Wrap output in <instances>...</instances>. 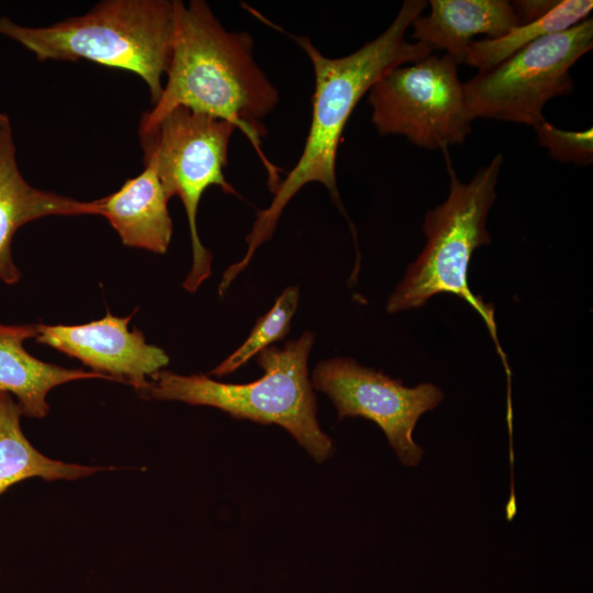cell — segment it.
<instances>
[{"label": "cell", "instance_id": "8", "mask_svg": "<svg viewBox=\"0 0 593 593\" xmlns=\"http://www.w3.org/2000/svg\"><path fill=\"white\" fill-rule=\"evenodd\" d=\"M371 121L380 135H401L427 149L462 144L472 128L458 64L430 54L383 75L368 91Z\"/></svg>", "mask_w": 593, "mask_h": 593}, {"label": "cell", "instance_id": "11", "mask_svg": "<svg viewBox=\"0 0 593 593\" xmlns=\"http://www.w3.org/2000/svg\"><path fill=\"white\" fill-rule=\"evenodd\" d=\"M52 215H99L96 200L83 202L31 186L16 160L12 124L0 112V280L14 284L21 271L12 256V240L26 223Z\"/></svg>", "mask_w": 593, "mask_h": 593}, {"label": "cell", "instance_id": "1", "mask_svg": "<svg viewBox=\"0 0 593 593\" xmlns=\"http://www.w3.org/2000/svg\"><path fill=\"white\" fill-rule=\"evenodd\" d=\"M426 5L424 0H405L385 31L339 58L324 56L306 36L289 34L307 54L314 70L310 130L296 164L280 180L270 205L257 213L246 237L248 247L244 258L225 270L224 282L231 283L249 264L256 249L272 237L283 209L303 186L322 183L344 212L336 183V156L343 131L356 104L383 75L433 54L427 44L405 38L407 29Z\"/></svg>", "mask_w": 593, "mask_h": 593}, {"label": "cell", "instance_id": "7", "mask_svg": "<svg viewBox=\"0 0 593 593\" xmlns=\"http://www.w3.org/2000/svg\"><path fill=\"white\" fill-rule=\"evenodd\" d=\"M593 47L590 18L544 36L463 83L474 119L530 125L545 120L546 103L573 90L571 67Z\"/></svg>", "mask_w": 593, "mask_h": 593}, {"label": "cell", "instance_id": "4", "mask_svg": "<svg viewBox=\"0 0 593 593\" xmlns=\"http://www.w3.org/2000/svg\"><path fill=\"white\" fill-rule=\"evenodd\" d=\"M315 335L305 331L283 347L258 354L262 377L248 383H223L199 373L159 370L137 391L145 400L179 401L219 409L237 419L277 424L317 461L334 452V444L317 421L316 399L309 379L307 360Z\"/></svg>", "mask_w": 593, "mask_h": 593}, {"label": "cell", "instance_id": "12", "mask_svg": "<svg viewBox=\"0 0 593 593\" xmlns=\"http://www.w3.org/2000/svg\"><path fill=\"white\" fill-rule=\"evenodd\" d=\"M41 323H0V393L16 398L22 415L44 418L49 412L48 392L60 384L82 379L112 378L94 371L69 369L44 362L24 347L27 339L36 338Z\"/></svg>", "mask_w": 593, "mask_h": 593}, {"label": "cell", "instance_id": "15", "mask_svg": "<svg viewBox=\"0 0 593 593\" xmlns=\"http://www.w3.org/2000/svg\"><path fill=\"white\" fill-rule=\"evenodd\" d=\"M21 412L9 393H0V495L30 478L44 481L76 480L116 467L85 466L49 458L24 435Z\"/></svg>", "mask_w": 593, "mask_h": 593}, {"label": "cell", "instance_id": "19", "mask_svg": "<svg viewBox=\"0 0 593 593\" xmlns=\"http://www.w3.org/2000/svg\"><path fill=\"white\" fill-rule=\"evenodd\" d=\"M512 7L517 16L518 24L537 20L550 12L558 0H519L512 1Z\"/></svg>", "mask_w": 593, "mask_h": 593}, {"label": "cell", "instance_id": "14", "mask_svg": "<svg viewBox=\"0 0 593 593\" xmlns=\"http://www.w3.org/2000/svg\"><path fill=\"white\" fill-rule=\"evenodd\" d=\"M97 203L99 215L109 221L125 246L156 254L167 251L174 226L168 198L153 166L145 165L138 176L97 199Z\"/></svg>", "mask_w": 593, "mask_h": 593}, {"label": "cell", "instance_id": "17", "mask_svg": "<svg viewBox=\"0 0 593 593\" xmlns=\"http://www.w3.org/2000/svg\"><path fill=\"white\" fill-rule=\"evenodd\" d=\"M300 298L298 286L287 287L277 298L272 309L260 316L246 340L227 358L217 365L210 374L223 377L245 365L272 343L282 339L290 331V323Z\"/></svg>", "mask_w": 593, "mask_h": 593}, {"label": "cell", "instance_id": "13", "mask_svg": "<svg viewBox=\"0 0 593 593\" xmlns=\"http://www.w3.org/2000/svg\"><path fill=\"white\" fill-rule=\"evenodd\" d=\"M427 15L412 23V37L434 51H446L456 63L463 64L468 46L479 34L501 37L518 25L507 0H430Z\"/></svg>", "mask_w": 593, "mask_h": 593}, {"label": "cell", "instance_id": "10", "mask_svg": "<svg viewBox=\"0 0 593 593\" xmlns=\"http://www.w3.org/2000/svg\"><path fill=\"white\" fill-rule=\"evenodd\" d=\"M133 314L104 317L78 325L41 323L36 343L51 346L80 360L92 371L132 385L136 392L163 370L169 357L164 349L147 344L143 333L128 329Z\"/></svg>", "mask_w": 593, "mask_h": 593}, {"label": "cell", "instance_id": "16", "mask_svg": "<svg viewBox=\"0 0 593 593\" xmlns=\"http://www.w3.org/2000/svg\"><path fill=\"white\" fill-rule=\"evenodd\" d=\"M591 0H562L547 14L532 22L522 23L496 38L473 41L467 48L465 61L478 71L503 61L533 42L568 30L589 18Z\"/></svg>", "mask_w": 593, "mask_h": 593}, {"label": "cell", "instance_id": "18", "mask_svg": "<svg viewBox=\"0 0 593 593\" xmlns=\"http://www.w3.org/2000/svg\"><path fill=\"white\" fill-rule=\"evenodd\" d=\"M536 139L549 155L561 163L586 166L593 163V130L566 131L551 125L546 119L533 126Z\"/></svg>", "mask_w": 593, "mask_h": 593}, {"label": "cell", "instance_id": "3", "mask_svg": "<svg viewBox=\"0 0 593 593\" xmlns=\"http://www.w3.org/2000/svg\"><path fill=\"white\" fill-rule=\"evenodd\" d=\"M174 33V0H107L83 15L40 27L0 16V35L41 61L87 59L134 72L148 86L153 105L163 92Z\"/></svg>", "mask_w": 593, "mask_h": 593}, {"label": "cell", "instance_id": "2", "mask_svg": "<svg viewBox=\"0 0 593 593\" xmlns=\"http://www.w3.org/2000/svg\"><path fill=\"white\" fill-rule=\"evenodd\" d=\"M174 5L167 80L138 130L153 126L179 107L230 122L254 145L273 192L280 178L261 150V137L267 133L261 120L277 105L279 93L254 59L253 37L247 32L226 31L202 0L189 4L174 0Z\"/></svg>", "mask_w": 593, "mask_h": 593}, {"label": "cell", "instance_id": "9", "mask_svg": "<svg viewBox=\"0 0 593 593\" xmlns=\"http://www.w3.org/2000/svg\"><path fill=\"white\" fill-rule=\"evenodd\" d=\"M311 383L328 395L338 419L360 416L374 422L402 465L415 467L421 462L424 450L413 439V430L419 417L443 401L444 392L437 385L409 388L401 380L343 357L320 361Z\"/></svg>", "mask_w": 593, "mask_h": 593}, {"label": "cell", "instance_id": "6", "mask_svg": "<svg viewBox=\"0 0 593 593\" xmlns=\"http://www.w3.org/2000/svg\"><path fill=\"white\" fill-rule=\"evenodd\" d=\"M235 130L230 122L182 107L153 126L138 130L144 165L156 169L168 200L179 197L187 213L192 266L182 287L189 292H195L212 272L211 251L202 245L197 227L201 197L210 186L236 194L224 176Z\"/></svg>", "mask_w": 593, "mask_h": 593}, {"label": "cell", "instance_id": "5", "mask_svg": "<svg viewBox=\"0 0 593 593\" xmlns=\"http://www.w3.org/2000/svg\"><path fill=\"white\" fill-rule=\"evenodd\" d=\"M443 153L450 179L448 197L426 213L423 223L426 245L407 267L385 309L388 313H398L421 307L436 294H452L480 314L499 349L493 306L471 292L468 268L474 250L491 243L486 220L496 199L504 157L497 153L465 183L452 168L448 150Z\"/></svg>", "mask_w": 593, "mask_h": 593}]
</instances>
